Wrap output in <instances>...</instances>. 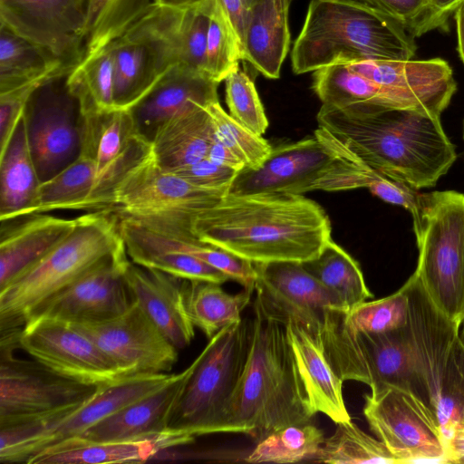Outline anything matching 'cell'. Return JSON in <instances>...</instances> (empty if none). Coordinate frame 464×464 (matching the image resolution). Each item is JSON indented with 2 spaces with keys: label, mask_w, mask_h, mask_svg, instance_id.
<instances>
[{
  "label": "cell",
  "mask_w": 464,
  "mask_h": 464,
  "mask_svg": "<svg viewBox=\"0 0 464 464\" xmlns=\"http://www.w3.org/2000/svg\"><path fill=\"white\" fill-rule=\"evenodd\" d=\"M201 241L253 264L305 263L332 240L324 209L300 194H227L193 220Z\"/></svg>",
  "instance_id": "cell-1"
},
{
  "label": "cell",
  "mask_w": 464,
  "mask_h": 464,
  "mask_svg": "<svg viewBox=\"0 0 464 464\" xmlns=\"http://www.w3.org/2000/svg\"><path fill=\"white\" fill-rule=\"evenodd\" d=\"M316 119L367 166L418 190L434 187L458 157L440 119L415 111L322 105Z\"/></svg>",
  "instance_id": "cell-2"
},
{
  "label": "cell",
  "mask_w": 464,
  "mask_h": 464,
  "mask_svg": "<svg viewBox=\"0 0 464 464\" xmlns=\"http://www.w3.org/2000/svg\"><path fill=\"white\" fill-rule=\"evenodd\" d=\"M253 304L246 362L213 433H245L258 441L284 427L311 422L316 413L285 324Z\"/></svg>",
  "instance_id": "cell-3"
},
{
  "label": "cell",
  "mask_w": 464,
  "mask_h": 464,
  "mask_svg": "<svg viewBox=\"0 0 464 464\" xmlns=\"http://www.w3.org/2000/svg\"><path fill=\"white\" fill-rule=\"evenodd\" d=\"M415 38L394 18L358 0H312L291 53L295 73L336 63L411 60Z\"/></svg>",
  "instance_id": "cell-4"
},
{
  "label": "cell",
  "mask_w": 464,
  "mask_h": 464,
  "mask_svg": "<svg viewBox=\"0 0 464 464\" xmlns=\"http://www.w3.org/2000/svg\"><path fill=\"white\" fill-rule=\"evenodd\" d=\"M403 287L423 399L437 413L455 449L464 435V351L459 336V321L435 306L414 274Z\"/></svg>",
  "instance_id": "cell-5"
},
{
  "label": "cell",
  "mask_w": 464,
  "mask_h": 464,
  "mask_svg": "<svg viewBox=\"0 0 464 464\" xmlns=\"http://www.w3.org/2000/svg\"><path fill=\"white\" fill-rule=\"evenodd\" d=\"M123 249L116 214L101 210L78 217L75 228L63 241L0 289V330L23 328L39 304Z\"/></svg>",
  "instance_id": "cell-6"
},
{
  "label": "cell",
  "mask_w": 464,
  "mask_h": 464,
  "mask_svg": "<svg viewBox=\"0 0 464 464\" xmlns=\"http://www.w3.org/2000/svg\"><path fill=\"white\" fill-rule=\"evenodd\" d=\"M413 231L419 251L413 274L435 306L460 321L464 316V194L455 190L422 193Z\"/></svg>",
  "instance_id": "cell-7"
},
{
  "label": "cell",
  "mask_w": 464,
  "mask_h": 464,
  "mask_svg": "<svg viewBox=\"0 0 464 464\" xmlns=\"http://www.w3.org/2000/svg\"><path fill=\"white\" fill-rule=\"evenodd\" d=\"M252 336V318H242L209 339L187 368L169 429L192 436L213 433L243 372Z\"/></svg>",
  "instance_id": "cell-8"
},
{
  "label": "cell",
  "mask_w": 464,
  "mask_h": 464,
  "mask_svg": "<svg viewBox=\"0 0 464 464\" xmlns=\"http://www.w3.org/2000/svg\"><path fill=\"white\" fill-rule=\"evenodd\" d=\"M339 314L327 312L319 333L337 375L343 382H362L371 391L397 386L424 401L408 324L382 333L353 331L342 324Z\"/></svg>",
  "instance_id": "cell-9"
},
{
  "label": "cell",
  "mask_w": 464,
  "mask_h": 464,
  "mask_svg": "<svg viewBox=\"0 0 464 464\" xmlns=\"http://www.w3.org/2000/svg\"><path fill=\"white\" fill-rule=\"evenodd\" d=\"M227 193V189L197 186L162 169L151 154L116 187L108 211L157 232L196 237L192 230L196 216Z\"/></svg>",
  "instance_id": "cell-10"
},
{
  "label": "cell",
  "mask_w": 464,
  "mask_h": 464,
  "mask_svg": "<svg viewBox=\"0 0 464 464\" xmlns=\"http://www.w3.org/2000/svg\"><path fill=\"white\" fill-rule=\"evenodd\" d=\"M172 375L154 373L123 378L101 386L70 411L0 428V462L28 463L45 449L82 435L108 416L160 389Z\"/></svg>",
  "instance_id": "cell-11"
},
{
  "label": "cell",
  "mask_w": 464,
  "mask_h": 464,
  "mask_svg": "<svg viewBox=\"0 0 464 464\" xmlns=\"http://www.w3.org/2000/svg\"><path fill=\"white\" fill-rule=\"evenodd\" d=\"M362 411L397 464L459 462L437 413L411 391L397 386L371 391Z\"/></svg>",
  "instance_id": "cell-12"
},
{
  "label": "cell",
  "mask_w": 464,
  "mask_h": 464,
  "mask_svg": "<svg viewBox=\"0 0 464 464\" xmlns=\"http://www.w3.org/2000/svg\"><path fill=\"white\" fill-rule=\"evenodd\" d=\"M21 331L1 330L0 428L69 411L101 387L62 376L35 360L16 357Z\"/></svg>",
  "instance_id": "cell-13"
},
{
  "label": "cell",
  "mask_w": 464,
  "mask_h": 464,
  "mask_svg": "<svg viewBox=\"0 0 464 464\" xmlns=\"http://www.w3.org/2000/svg\"><path fill=\"white\" fill-rule=\"evenodd\" d=\"M67 75L52 78L38 87L23 115L41 183L63 170L81 154L82 112L67 88Z\"/></svg>",
  "instance_id": "cell-14"
},
{
  "label": "cell",
  "mask_w": 464,
  "mask_h": 464,
  "mask_svg": "<svg viewBox=\"0 0 464 464\" xmlns=\"http://www.w3.org/2000/svg\"><path fill=\"white\" fill-rule=\"evenodd\" d=\"M129 262L126 248L108 256L39 304L30 312L25 323L51 319L71 324H89L120 315L133 303L124 276Z\"/></svg>",
  "instance_id": "cell-15"
},
{
  "label": "cell",
  "mask_w": 464,
  "mask_h": 464,
  "mask_svg": "<svg viewBox=\"0 0 464 464\" xmlns=\"http://www.w3.org/2000/svg\"><path fill=\"white\" fill-rule=\"evenodd\" d=\"M19 347L51 371L77 382L103 386L130 377L88 336L64 322L25 323Z\"/></svg>",
  "instance_id": "cell-16"
},
{
  "label": "cell",
  "mask_w": 464,
  "mask_h": 464,
  "mask_svg": "<svg viewBox=\"0 0 464 464\" xmlns=\"http://www.w3.org/2000/svg\"><path fill=\"white\" fill-rule=\"evenodd\" d=\"M254 266V301L268 318L284 324L294 320L319 334L327 312L345 314L341 301L302 263H258Z\"/></svg>",
  "instance_id": "cell-17"
},
{
  "label": "cell",
  "mask_w": 464,
  "mask_h": 464,
  "mask_svg": "<svg viewBox=\"0 0 464 464\" xmlns=\"http://www.w3.org/2000/svg\"><path fill=\"white\" fill-rule=\"evenodd\" d=\"M72 325L88 336L127 376L168 373L178 361L179 350L134 301L112 319Z\"/></svg>",
  "instance_id": "cell-18"
},
{
  "label": "cell",
  "mask_w": 464,
  "mask_h": 464,
  "mask_svg": "<svg viewBox=\"0 0 464 464\" xmlns=\"http://www.w3.org/2000/svg\"><path fill=\"white\" fill-rule=\"evenodd\" d=\"M87 0H0V24L75 66L85 55Z\"/></svg>",
  "instance_id": "cell-19"
},
{
  "label": "cell",
  "mask_w": 464,
  "mask_h": 464,
  "mask_svg": "<svg viewBox=\"0 0 464 464\" xmlns=\"http://www.w3.org/2000/svg\"><path fill=\"white\" fill-rule=\"evenodd\" d=\"M347 64L378 84L397 110L415 111L440 119L457 91L452 69L441 58L373 60Z\"/></svg>",
  "instance_id": "cell-20"
},
{
  "label": "cell",
  "mask_w": 464,
  "mask_h": 464,
  "mask_svg": "<svg viewBox=\"0 0 464 464\" xmlns=\"http://www.w3.org/2000/svg\"><path fill=\"white\" fill-rule=\"evenodd\" d=\"M337 157L314 134L273 149L268 158L257 168L245 167L237 174L228 194L303 195L314 191L317 182L328 172Z\"/></svg>",
  "instance_id": "cell-21"
},
{
  "label": "cell",
  "mask_w": 464,
  "mask_h": 464,
  "mask_svg": "<svg viewBox=\"0 0 464 464\" xmlns=\"http://www.w3.org/2000/svg\"><path fill=\"white\" fill-rule=\"evenodd\" d=\"M106 48L113 63L114 103L119 109L130 110L177 66L143 17Z\"/></svg>",
  "instance_id": "cell-22"
},
{
  "label": "cell",
  "mask_w": 464,
  "mask_h": 464,
  "mask_svg": "<svg viewBox=\"0 0 464 464\" xmlns=\"http://www.w3.org/2000/svg\"><path fill=\"white\" fill-rule=\"evenodd\" d=\"M124 276L132 300L169 341L178 350L189 345L195 326L184 304L183 278L139 266L130 259Z\"/></svg>",
  "instance_id": "cell-23"
},
{
  "label": "cell",
  "mask_w": 464,
  "mask_h": 464,
  "mask_svg": "<svg viewBox=\"0 0 464 464\" xmlns=\"http://www.w3.org/2000/svg\"><path fill=\"white\" fill-rule=\"evenodd\" d=\"M78 217L34 213L1 221L0 289L32 267L75 228Z\"/></svg>",
  "instance_id": "cell-24"
},
{
  "label": "cell",
  "mask_w": 464,
  "mask_h": 464,
  "mask_svg": "<svg viewBox=\"0 0 464 464\" xmlns=\"http://www.w3.org/2000/svg\"><path fill=\"white\" fill-rule=\"evenodd\" d=\"M195 438L170 429L128 440L89 441L72 438L41 451L28 464L143 463L162 450L193 443Z\"/></svg>",
  "instance_id": "cell-25"
},
{
  "label": "cell",
  "mask_w": 464,
  "mask_h": 464,
  "mask_svg": "<svg viewBox=\"0 0 464 464\" xmlns=\"http://www.w3.org/2000/svg\"><path fill=\"white\" fill-rule=\"evenodd\" d=\"M218 84L187 66L172 67L130 109L138 135L150 143L158 128L176 113L194 103L206 107L218 102Z\"/></svg>",
  "instance_id": "cell-26"
},
{
  "label": "cell",
  "mask_w": 464,
  "mask_h": 464,
  "mask_svg": "<svg viewBox=\"0 0 464 464\" xmlns=\"http://www.w3.org/2000/svg\"><path fill=\"white\" fill-rule=\"evenodd\" d=\"M186 376L187 368L173 373L160 389L121 408L75 438L107 441L149 437L167 430Z\"/></svg>",
  "instance_id": "cell-27"
},
{
  "label": "cell",
  "mask_w": 464,
  "mask_h": 464,
  "mask_svg": "<svg viewBox=\"0 0 464 464\" xmlns=\"http://www.w3.org/2000/svg\"><path fill=\"white\" fill-rule=\"evenodd\" d=\"M285 326L314 412L335 424L351 420L343 395V381L332 368L319 334L294 320Z\"/></svg>",
  "instance_id": "cell-28"
},
{
  "label": "cell",
  "mask_w": 464,
  "mask_h": 464,
  "mask_svg": "<svg viewBox=\"0 0 464 464\" xmlns=\"http://www.w3.org/2000/svg\"><path fill=\"white\" fill-rule=\"evenodd\" d=\"M291 1L256 0L249 6L242 61L269 79L280 77L289 50Z\"/></svg>",
  "instance_id": "cell-29"
},
{
  "label": "cell",
  "mask_w": 464,
  "mask_h": 464,
  "mask_svg": "<svg viewBox=\"0 0 464 464\" xmlns=\"http://www.w3.org/2000/svg\"><path fill=\"white\" fill-rule=\"evenodd\" d=\"M215 138V126L206 110L194 103L161 124L151 142L155 163L165 170L193 164L207 158Z\"/></svg>",
  "instance_id": "cell-30"
},
{
  "label": "cell",
  "mask_w": 464,
  "mask_h": 464,
  "mask_svg": "<svg viewBox=\"0 0 464 464\" xmlns=\"http://www.w3.org/2000/svg\"><path fill=\"white\" fill-rule=\"evenodd\" d=\"M40 184L23 116L0 153V220L25 216Z\"/></svg>",
  "instance_id": "cell-31"
},
{
  "label": "cell",
  "mask_w": 464,
  "mask_h": 464,
  "mask_svg": "<svg viewBox=\"0 0 464 464\" xmlns=\"http://www.w3.org/2000/svg\"><path fill=\"white\" fill-rule=\"evenodd\" d=\"M254 291L244 288L239 293L229 294L218 283L184 278L182 281L187 314L193 325L208 339L242 319L241 313L249 304Z\"/></svg>",
  "instance_id": "cell-32"
},
{
  "label": "cell",
  "mask_w": 464,
  "mask_h": 464,
  "mask_svg": "<svg viewBox=\"0 0 464 464\" xmlns=\"http://www.w3.org/2000/svg\"><path fill=\"white\" fill-rule=\"evenodd\" d=\"M119 220L126 252L131 262L184 279L221 285L230 280L226 274L200 259L154 244L132 220L123 218H119Z\"/></svg>",
  "instance_id": "cell-33"
},
{
  "label": "cell",
  "mask_w": 464,
  "mask_h": 464,
  "mask_svg": "<svg viewBox=\"0 0 464 464\" xmlns=\"http://www.w3.org/2000/svg\"><path fill=\"white\" fill-rule=\"evenodd\" d=\"M139 137L130 110L82 115L80 155L95 161L98 176L124 156Z\"/></svg>",
  "instance_id": "cell-34"
},
{
  "label": "cell",
  "mask_w": 464,
  "mask_h": 464,
  "mask_svg": "<svg viewBox=\"0 0 464 464\" xmlns=\"http://www.w3.org/2000/svg\"><path fill=\"white\" fill-rule=\"evenodd\" d=\"M73 67L0 25V92L43 77L68 74Z\"/></svg>",
  "instance_id": "cell-35"
},
{
  "label": "cell",
  "mask_w": 464,
  "mask_h": 464,
  "mask_svg": "<svg viewBox=\"0 0 464 464\" xmlns=\"http://www.w3.org/2000/svg\"><path fill=\"white\" fill-rule=\"evenodd\" d=\"M312 88L322 105L330 108L396 110L378 84L353 71L347 63H336L315 71Z\"/></svg>",
  "instance_id": "cell-36"
},
{
  "label": "cell",
  "mask_w": 464,
  "mask_h": 464,
  "mask_svg": "<svg viewBox=\"0 0 464 464\" xmlns=\"http://www.w3.org/2000/svg\"><path fill=\"white\" fill-rule=\"evenodd\" d=\"M97 182L94 160L80 155L63 170L42 182L27 215L53 210L92 211V198Z\"/></svg>",
  "instance_id": "cell-37"
},
{
  "label": "cell",
  "mask_w": 464,
  "mask_h": 464,
  "mask_svg": "<svg viewBox=\"0 0 464 464\" xmlns=\"http://www.w3.org/2000/svg\"><path fill=\"white\" fill-rule=\"evenodd\" d=\"M303 266L341 301L345 313L372 297L358 262L333 239Z\"/></svg>",
  "instance_id": "cell-38"
},
{
  "label": "cell",
  "mask_w": 464,
  "mask_h": 464,
  "mask_svg": "<svg viewBox=\"0 0 464 464\" xmlns=\"http://www.w3.org/2000/svg\"><path fill=\"white\" fill-rule=\"evenodd\" d=\"M66 84L77 100L82 115L116 108L113 63L107 48L85 54L68 73Z\"/></svg>",
  "instance_id": "cell-39"
},
{
  "label": "cell",
  "mask_w": 464,
  "mask_h": 464,
  "mask_svg": "<svg viewBox=\"0 0 464 464\" xmlns=\"http://www.w3.org/2000/svg\"><path fill=\"white\" fill-rule=\"evenodd\" d=\"M154 0H87L85 54L106 48L139 21Z\"/></svg>",
  "instance_id": "cell-40"
},
{
  "label": "cell",
  "mask_w": 464,
  "mask_h": 464,
  "mask_svg": "<svg viewBox=\"0 0 464 464\" xmlns=\"http://www.w3.org/2000/svg\"><path fill=\"white\" fill-rule=\"evenodd\" d=\"M324 431L311 422L279 429L258 440L248 463H296L314 460L324 442Z\"/></svg>",
  "instance_id": "cell-41"
},
{
  "label": "cell",
  "mask_w": 464,
  "mask_h": 464,
  "mask_svg": "<svg viewBox=\"0 0 464 464\" xmlns=\"http://www.w3.org/2000/svg\"><path fill=\"white\" fill-rule=\"evenodd\" d=\"M135 223L140 227L142 233L154 244L163 248L200 259L223 272L231 280L239 283L244 288L255 290L256 275L253 263L219 247L205 243L197 237L160 233L147 228L137 222Z\"/></svg>",
  "instance_id": "cell-42"
},
{
  "label": "cell",
  "mask_w": 464,
  "mask_h": 464,
  "mask_svg": "<svg viewBox=\"0 0 464 464\" xmlns=\"http://www.w3.org/2000/svg\"><path fill=\"white\" fill-rule=\"evenodd\" d=\"M313 461L330 464H397L379 439L368 435L352 420L336 423L334 432L325 438Z\"/></svg>",
  "instance_id": "cell-43"
},
{
  "label": "cell",
  "mask_w": 464,
  "mask_h": 464,
  "mask_svg": "<svg viewBox=\"0 0 464 464\" xmlns=\"http://www.w3.org/2000/svg\"><path fill=\"white\" fill-rule=\"evenodd\" d=\"M200 4L208 10L209 14L203 72L220 83L239 69L242 53L234 31L221 10L212 0H202Z\"/></svg>",
  "instance_id": "cell-44"
},
{
  "label": "cell",
  "mask_w": 464,
  "mask_h": 464,
  "mask_svg": "<svg viewBox=\"0 0 464 464\" xmlns=\"http://www.w3.org/2000/svg\"><path fill=\"white\" fill-rule=\"evenodd\" d=\"M408 296L403 285L391 295L363 302L345 314H339L349 329L368 333L389 332L408 324Z\"/></svg>",
  "instance_id": "cell-45"
},
{
  "label": "cell",
  "mask_w": 464,
  "mask_h": 464,
  "mask_svg": "<svg viewBox=\"0 0 464 464\" xmlns=\"http://www.w3.org/2000/svg\"><path fill=\"white\" fill-rule=\"evenodd\" d=\"M205 108L213 121L216 136L243 160L246 167L257 168L268 158L273 150L271 145L232 118L218 101Z\"/></svg>",
  "instance_id": "cell-46"
},
{
  "label": "cell",
  "mask_w": 464,
  "mask_h": 464,
  "mask_svg": "<svg viewBox=\"0 0 464 464\" xmlns=\"http://www.w3.org/2000/svg\"><path fill=\"white\" fill-rule=\"evenodd\" d=\"M226 102L229 114L254 133L262 136L268 120L253 80L240 69L225 80Z\"/></svg>",
  "instance_id": "cell-47"
},
{
  "label": "cell",
  "mask_w": 464,
  "mask_h": 464,
  "mask_svg": "<svg viewBox=\"0 0 464 464\" xmlns=\"http://www.w3.org/2000/svg\"><path fill=\"white\" fill-rule=\"evenodd\" d=\"M400 22L414 38L433 30H447L428 0H358Z\"/></svg>",
  "instance_id": "cell-48"
},
{
  "label": "cell",
  "mask_w": 464,
  "mask_h": 464,
  "mask_svg": "<svg viewBox=\"0 0 464 464\" xmlns=\"http://www.w3.org/2000/svg\"><path fill=\"white\" fill-rule=\"evenodd\" d=\"M57 76L61 75L43 77L8 92H0V153L9 143L31 95L43 83Z\"/></svg>",
  "instance_id": "cell-49"
},
{
  "label": "cell",
  "mask_w": 464,
  "mask_h": 464,
  "mask_svg": "<svg viewBox=\"0 0 464 464\" xmlns=\"http://www.w3.org/2000/svg\"><path fill=\"white\" fill-rule=\"evenodd\" d=\"M367 188L380 199L408 210L413 222L417 220L420 209L422 193L418 189L380 172L372 169Z\"/></svg>",
  "instance_id": "cell-50"
},
{
  "label": "cell",
  "mask_w": 464,
  "mask_h": 464,
  "mask_svg": "<svg viewBox=\"0 0 464 464\" xmlns=\"http://www.w3.org/2000/svg\"><path fill=\"white\" fill-rule=\"evenodd\" d=\"M168 171L202 188L227 190L238 173L230 168L217 164L208 158Z\"/></svg>",
  "instance_id": "cell-51"
},
{
  "label": "cell",
  "mask_w": 464,
  "mask_h": 464,
  "mask_svg": "<svg viewBox=\"0 0 464 464\" xmlns=\"http://www.w3.org/2000/svg\"><path fill=\"white\" fill-rule=\"evenodd\" d=\"M227 18L239 44L242 60L249 7L246 0H212Z\"/></svg>",
  "instance_id": "cell-52"
},
{
  "label": "cell",
  "mask_w": 464,
  "mask_h": 464,
  "mask_svg": "<svg viewBox=\"0 0 464 464\" xmlns=\"http://www.w3.org/2000/svg\"><path fill=\"white\" fill-rule=\"evenodd\" d=\"M207 158L217 164L230 168L237 172L246 167L243 160L216 136V131Z\"/></svg>",
  "instance_id": "cell-53"
},
{
  "label": "cell",
  "mask_w": 464,
  "mask_h": 464,
  "mask_svg": "<svg viewBox=\"0 0 464 464\" xmlns=\"http://www.w3.org/2000/svg\"><path fill=\"white\" fill-rule=\"evenodd\" d=\"M439 17L448 24L449 17L454 14L464 0H428Z\"/></svg>",
  "instance_id": "cell-54"
},
{
  "label": "cell",
  "mask_w": 464,
  "mask_h": 464,
  "mask_svg": "<svg viewBox=\"0 0 464 464\" xmlns=\"http://www.w3.org/2000/svg\"><path fill=\"white\" fill-rule=\"evenodd\" d=\"M458 40V53L464 64V2L454 12Z\"/></svg>",
  "instance_id": "cell-55"
},
{
  "label": "cell",
  "mask_w": 464,
  "mask_h": 464,
  "mask_svg": "<svg viewBox=\"0 0 464 464\" xmlns=\"http://www.w3.org/2000/svg\"><path fill=\"white\" fill-rule=\"evenodd\" d=\"M202 0H154V5L169 7H192L200 5Z\"/></svg>",
  "instance_id": "cell-56"
},
{
  "label": "cell",
  "mask_w": 464,
  "mask_h": 464,
  "mask_svg": "<svg viewBox=\"0 0 464 464\" xmlns=\"http://www.w3.org/2000/svg\"><path fill=\"white\" fill-rule=\"evenodd\" d=\"M459 336L461 346L464 351V316L459 321ZM463 425H464V412H463ZM455 449H456L458 455H459V450L464 449V435H463L462 439L456 444Z\"/></svg>",
  "instance_id": "cell-57"
},
{
  "label": "cell",
  "mask_w": 464,
  "mask_h": 464,
  "mask_svg": "<svg viewBox=\"0 0 464 464\" xmlns=\"http://www.w3.org/2000/svg\"><path fill=\"white\" fill-rule=\"evenodd\" d=\"M256 0H246L248 7L255 2Z\"/></svg>",
  "instance_id": "cell-58"
},
{
  "label": "cell",
  "mask_w": 464,
  "mask_h": 464,
  "mask_svg": "<svg viewBox=\"0 0 464 464\" xmlns=\"http://www.w3.org/2000/svg\"><path fill=\"white\" fill-rule=\"evenodd\" d=\"M462 138L464 140V119H463V122H462Z\"/></svg>",
  "instance_id": "cell-59"
}]
</instances>
